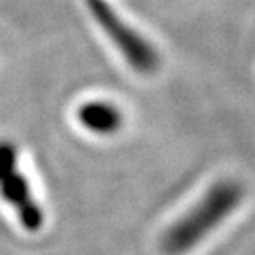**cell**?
I'll use <instances>...</instances> for the list:
<instances>
[{
  "mask_svg": "<svg viewBox=\"0 0 255 255\" xmlns=\"http://www.w3.org/2000/svg\"><path fill=\"white\" fill-rule=\"evenodd\" d=\"M243 186L234 179H222L206 191V195L184 216L172 223L161 238L165 254L181 255L190 252L232 215L243 200Z\"/></svg>",
  "mask_w": 255,
  "mask_h": 255,
  "instance_id": "1",
  "label": "cell"
},
{
  "mask_svg": "<svg viewBox=\"0 0 255 255\" xmlns=\"http://www.w3.org/2000/svg\"><path fill=\"white\" fill-rule=\"evenodd\" d=\"M91 14L126 62L140 75H152L159 68V55L152 44L121 20L105 0H85Z\"/></svg>",
  "mask_w": 255,
  "mask_h": 255,
  "instance_id": "2",
  "label": "cell"
},
{
  "mask_svg": "<svg viewBox=\"0 0 255 255\" xmlns=\"http://www.w3.org/2000/svg\"><path fill=\"white\" fill-rule=\"evenodd\" d=\"M0 195L18 215L25 231L37 232L44 223V215L34 200L28 181L18 172V167L0 174Z\"/></svg>",
  "mask_w": 255,
  "mask_h": 255,
  "instance_id": "3",
  "label": "cell"
},
{
  "mask_svg": "<svg viewBox=\"0 0 255 255\" xmlns=\"http://www.w3.org/2000/svg\"><path fill=\"white\" fill-rule=\"evenodd\" d=\"M80 124L96 135H114L123 126V112L108 101H89L76 112Z\"/></svg>",
  "mask_w": 255,
  "mask_h": 255,
  "instance_id": "4",
  "label": "cell"
}]
</instances>
